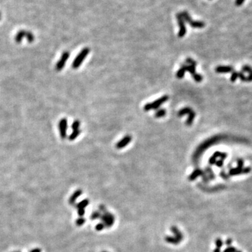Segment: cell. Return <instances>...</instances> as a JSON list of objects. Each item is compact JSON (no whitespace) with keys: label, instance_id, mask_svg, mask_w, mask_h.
<instances>
[{"label":"cell","instance_id":"obj_1","mask_svg":"<svg viewBox=\"0 0 252 252\" xmlns=\"http://www.w3.org/2000/svg\"><path fill=\"white\" fill-rule=\"evenodd\" d=\"M168 99H169V97H168V95H163V97H160L159 99L155 100L154 102L148 103V104H145L144 107V111H150V110L158 109L163 104H164L166 101H168Z\"/></svg>","mask_w":252,"mask_h":252},{"label":"cell","instance_id":"obj_2","mask_svg":"<svg viewBox=\"0 0 252 252\" xmlns=\"http://www.w3.org/2000/svg\"><path fill=\"white\" fill-rule=\"evenodd\" d=\"M90 52V49L88 48H85V49H82V51L80 52L79 54L77 55V56L76 57V58L72 63V68L73 69H78L79 67L81 66V65L82 64L83 61L86 59L87 56L88 55V53Z\"/></svg>","mask_w":252,"mask_h":252},{"label":"cell","instance_id":"obj_3","mask_svg":"<svg viewBox=\"0 0 252 252\" xmlns=\"http://www.w3.org/2000/svg\"><path fill=\"white\" fill-rule=\"evenodd\" d=\"M182 16L184 18V20L185 22L188 23L190 25H191L193 28H202L205 26V24L204 22L202 21H195L191 19V18L190 17L189 14L187 13L186 11H184L182 13H180Z\"/></svg>","mask_w":252,"mask_h":252},{"label":"cell","instance_id":"obj_4","mask_svg":"<svg viewBox=\"0 0 252 252\" xmlns=\"http://www.w3.org/2000/svg\"><path fill=\"white\" fill-rule=\"evenodd\" d=\"M100 219L102 220V223L105 226V228H111L113 225V223H114L115 221L114 216L111 213L107 212V211L101 215Z\"/></svg>","mask_w":252,"mask_h":252},{"label":"cell","instance_id":"obj_5","mask_svg":"<svg viewBox=\"0 0 252 252\" xmlns=\"http://www.w3.org/2000/svg\"><path fill=\"white\" fill-rule=\"evenodd\" d=\"M67 126H68V121L66 118H62L60 120L59 125V132H60V137L63 139H65L67 137Z\"/></svg>","mask_w":252,"mask_h":252},{"label":"cell","instance_id":"obj_6","mask_svg":"<svg viewBox=\"0 0 252 252\" xmlns=\"http://www.w3.org/2000/svg\"><path fill=\"white\" fill-rule=\"evenodd\" d=\"M70 56V53L68 51H65L63 54H62L61 57H60V60H58V63L56 65V70L57 71H61L65 67V63H66L67 60L69 59Z\"/></svg>","mask_w":252,"mask_h":252},{"label":"cell","instance_id":"obj_7","mask_svg":"<svg viewBox=\"0 0 252 252\" xmlns=\"http://www.w3.org/2000/svg\"><path fill=\"white\" fill-rule=\"evenodd\" d=\"M177 22H178V24L179 25V28H180L179 31L178 37H180V38H182L183 37L185 36L186 33L185 21H184V18H183L182 15H181V13L177 14Z\"/></svg>","mask_w":252,"mask_h":252},{"label":"cell","instance_id":"obj_8","mask_svg":"<svg viewBox=\"0 0 252 252\" xmlns=\"http://www.w3.org/2000/svg\"><path fill=\"white\" fill-rule=\"evenodd\" d=\"M131 140H132V137L130 135H126L123 138H122V139L116 144V147L117 149H123L127 146L128 144L131 142Z\"/></svg>","mask_w":252,"mask_h":252},{"label":"cell","instance_id":"obj_9","mask_svg":"<svg viewBox=\"0 0 252 252\" xmlns=\"http://www.w3.org/2000/svg\"><path fill=\"white\" fill-rule=\"evenodd\" d=\"M217 73H230L234 72V68L232 66H218L216 67Z\"/></svg>","mask_w":252,"mask_h":252},{"label":"cell","instance_id":"obj_10","mask_svg":"<svg viewBox=\"0 0 252 252\" xmlns=\"http://www.w3.org/2000/svg\"><path fill=\"white\" fill-rule=\"evenodd\" d=\"M170 230H171V232H172L174 235H175V237H176V238L178 239V240L180 241V242H182V241L183 240V239H184V235H183L182 232H181L180 230H179V228H177V226H173L171 227V228H170Z\"/></svg>","mask_w":252,"mask_h":252},{"label":"cell","instance_id":"obj_11","mask_svg":"<svg viewBox=\"0 0 252 252\" xmlns=\"http://www.w3.org/2000/svg\"><path fill=\"white\" fill-rule=\"evenodd\" d=\"M82 194V191L81 189H78L74 192L73 194L72 195V196L70 197V200H69V202L71 205H75V202L77 198H79V196H81V195Z\"/></svg>","mask_w":252,"mask_h":252},{"label":"cell","instance_id":"obj_12","mask_svg":"<svg viewBox=\"0 0 252 252\" xmlns=\"http://www.w3.org/2000/svg\"><path fill=\"white\" fill-rule=\"evenodd\" d=\"M165 240L166 242L171 244H175V245H177V244H179V243L181 242L180 241L178 240V239L175 237H174V236H166V237H165Z\"/></svg>","mask_w":252,"mask_h":252},{"label":"cell","instance_id":"obj_13","mask_svg":"<svg viewBox=\"0 0 252 252\" xmlns=\"http://www.w3.org/2000/svg\"><path fill=\"white\" fill-rule=\"evenodd\" d=\"M25 35L26 32L25 31V30H20V31L16 34V35H15V42H16V43H20L23 39L24 37H25Z\"/></svg>","mask_w":252,"mask_h":252},{"label":"cell","instance_id":"obj_14","mask_svg":"<svg viewBox=\"0 0 252 252\" xmlns=\"http://www.w3.org/2000/svg\"><path fill=\"white\" fill-rule=\"evenodd\" d=\"M202 170L200 169H196L193 172L191 175H189V179L190 181H194L196 178H198V177L202 175Z\"/></svg>","mask_w":252,"mask_h":252},{"label":"cell","instance_id":"obj_15","mask_svg":"<svg viewBox=\"0 0 252 252\" xmlns=\"http://www.w3.org/2000/svg\"><path fill=\"white\" fill-rule=\"evenodd\" d=\"M186 72V65H183L182 67L177 71V77L178 78V79H182V78L184 76V75H185Z\"/></svg>","mask_w":252,"mask_h":252},{"label":"cell","instance_id":"obj_16","mask_svg":"<svg viewBox=\"0 0 252 252\" xmlns=\"http://www.w3.org/2000/svg\"><path fill=\"white\" fill-rule=\"evenodd\" d=\"M193 111V110L191 109V108H190V107H184V108H183V109H182L180 110V111H179L178 112V116H184V115H186V114H190V113H191V112H192V111Z\"/></svg>","mask_w":252,"mask_h":252},{"label":"cell","instance_id":"obj_17","mask_svg":"<svg viewBox=\"0 0 252 252\" xmlns=\"http://www.w3.org/2000/svg\"><path fill=\"white\" fill-rule=\"evenodd\" d=\"M81 131L80 129L76 130H73V132L71 133L68 137L69 140H70V141H73V140L76 139V138L79 136V134H81Z\"/></svg>","mask_w":252,"mask_h":252},{"label":"cell","instance_id":"obj_18","mask_svg":"<svg viewBox=\"0 0 252 252\" xmlns=\"http://www.w3.org/2000/svg\"><path fill=\"white\" fill-rule=\"evenodd\" d=\"M88 204H89V200H88V199H84V200H81V201L79 203L75 205V207H76V209H79V208L85 209V207H86L88 205Z\"/></svg>","mask_w":252,"mask_h":252},{"label":"cell","instance_id":"obj_19","mask_svg":"<svg viewBox=\"0 0 252 252\" xmlns=\"http://www.w3.org/2000/svg\"><path fill=\"white\" fill-rule=\"evenodd\" d=\"M195 117H196V113H195L194 111H193L189 115V118H188V119L186 120V125L188 126L192 125L193 120L195 119Z\"/></svg>","mask_w":252,"mask_h":252},{"label":"cell","instance_id":"obj_20","mask_svg":"<svg viewBox=\"0 0 252 252\" xmlns=\"http://www.w3.org/2000/svg\"><path fill=\"white\" fill-rule=\"evenodd\" d=\"M166 115V110L165 109H158L156 111L155 116L156 118H161V117L165 116Z\"/></svg>","mask_w":252,"mask_h":252},{"label":"cell","instance_id":"obj_21","mask_svg":"<svg viewBox=\"0 0 252 252\" xmlns=\"http://www.w3.org/2000/svg\"><path fill=\"white\" fill-rule=\"evenodd\" d=\"M25 37L27 39V41L29 43H32L34 41V34L31 32H26Z\"/></svg>","mask_w":252,"mask_h":252},{"label":"cell","instance_id":"obj_22","mask_svg":"<svg viewBox=\"0 0 252 252\" xmlns=\"http://www.w3.org/2000/svg\"><path fill=\"white\" fill-rule=\"evenodd\" d=\"M243 169V168H242ZM242 169H240V168H232L230 170V175H239V174H240L241 172H242Z\"/></svg>","mask_w":252,"mask_h":252},{"label":"cell","instance_id":"obj_23","mask_svg":"<svg viewBox=\"0 0 252 252\" xmlns=\"http://www.w3.org/2000/svg\"><path fill=\"white\" fill-rule=\"evenodd\" d=\"M80 125H81V123H80L79 120H74V121L72 123V125H71V127H72V130H79Z\"/></svg>","mask_w":252,"mask_h":252},{"label":"cell","instance_id":"obj_24","mask_svg":"<svg viewBox=\"0 0 252 252\" xmlns=\"http://www.w3.org/2000/svg\"><path fill=\"white\" fill-rule=\"evenodd\" d=\"M186 71L189 72L190 74L193 75L196 74V67L193 65H186Z\"/></svg>","mask_w":252,"mask_h":252},{"label":"cell","instance_id":"obj_25","mask_svg":"<svg viewBox=\"0 0 252 252\" xmlns=\"http://www.w3.org/2000/svg\"><path fill=\"white\" fill-rule=\"evenodd\" d=\"M86 222V219L83 217H79L76 221V224L77 226H81Z\"/></svg>","mask_w":252,"mask_h":252},{"label":"cell","instance_id":"obj_26","mask_svg":"<svg viewBox=\"0 0 252 252\" xmlns=\"http://www.w3.org/2000/svg\"><path fill=\"white\" fill-rule=\"evenodd\" d=\"M101 215H102V214H101L100 212H93V214H91V216H90V218H91L92 220L100 219Z\"/></svg>","mask_w":252,"mask_h":252},{"label":"cell","instance_id":"obj_27","mask_svg":"<svg viewBox=\"0 0 252 252\" xmlns=\"http://www.w3.org/2000/svg\"><path fill=\"white\" fill-rule=\"evenodd\" d=\"M242 70V72H247L249 74L252 73V68L250 66H249V65H244V66H243Z\"/></svg>","mask_w":252,"mask_h":252},{"label":"cell","instance_id":"obj_28","mask_svg":"<svg viewBox=\"0 0 252 252\" xmlns=\"http://www.w3.org/2000/svg\"><path fill=\"white\" fill-rule=\"evenodd\" d=\"M192 76H193V79H194V81H196V82H200V81H202V76L200 75V74L196 73Z\"/></svg>","mask_w":252,"mask_h":252},{"label":"cell","instance_id":"obj_29","mask_svg":"<svg viewBox=\"0 0 252 252\" xmlns=\"http://www.w3.org/2000/svg\"><path fill=\"white\" fill-rule=\"evenodd\" d=\"M237 78H238V72H235V71L232 72L231 76H230V81H231L232 82H235Z\"/></svg>","mask_w":252,"mask_h":252},{"label":"cell","instance_id":"obj_30","mask_svg":"<svg viewBox=\"0 0 252 252\" xmlns=\"http://www.w3.org/2000/svg\"><path fill=\"white\" fill-rule=\"evenodd\" d=\"M104 228H105V226H104V224L103 223H99L98 224L95 226V229H96V230H97V231H102Z\"/></svg>","mask_w":252,"mask_h":252},{"label":"cell","instance_id":"obj_31","mask_svg":"<svg viewBox=\"0 0 252 252\" xmlns=\"http://www.w3.org/2000/svg\"><path fill=\"white\" fill-rule=\"evenodd\" d=\"M186 63L187 64H189V65H193V66L196 67L197 65V63L195 60H193V59H191V58H187L186 60Z\"/></svg>","mask_w":252,"mask_h":252},{"label":"cell","instance_id":"obj_32","mask_svg":"<svg viewBox=\"0 0 252 252\" xmlns=\"http://www.w3.org/2000/svg\"><path fill=\"white\" fill-rule=\"evenodd\" d=\"M77 214L78 215H79L80 217H83V216H84L85 214V209H82V208H79L77 209Z\"/></svg>","mask_w":252,"mask_h":252},{"label":"cell","instance_id":"obj_33","mask_svg":"<svg viewBox=\"0 0 252 252\" xmlns=\"http://www.w3.org/2000/svg\"><path fill=\"white\" fill-rule=\"evenodd\" d=\"M238 78L242 81H246V76L242 72H238Z\"/></svg>","mask_w":252,"mask_h":252},{"label":"cell","instance_id":"obj_34","mask_svg":"<svg viewBox=\"0 0 252 252\" xmlns=\"http://www.w3.org/2000/svg\"><path fill=\"white\" fill-rule=\"evenodd\" d=\"M243 166H244V161L242 159H239L237 160V168L242 169Z\"/></svg>","mask_w":252,"mask_h":252},{"label":"cell","instance_id":"obj_35","mask_svg":"<svg viewBox=\"0 0 252 252\" xmlns=\"http://www.w3.org/2000/svg\"><path fill=\"white\" fill-rule=\"evenodd\" d=\"M222 244H223V242H222V240H221V239H216V246H217V248H219V249H220V248H221V246H222Z\"/></svg>","mask_w":252,"mask_h":252},{"label":"cell","instance_id":"obj_36","mask_svg":"<svg viewBox=\"0 0 252 252\" xmlns=\"http://www.w3.org/2000/svg\"><path fill=\"white\" fill-rule=\"evenodd\" d=\"M209 164H210V165L215 164L216 162V158L215 157H214V156H212V157H211L210 158H209Z\"/></svg>","mask_w":252,"mask_h":252},{"label":"cell","instance_id":"obj_37","mask_svg":"<svg viewBox=\"0 0 252 252\" xmlns=\"http://www.w3.org/2000/svg\"><path fill=\"white\" fill-rule=\"evenodd\" d=\"M99 209H100V212H101V213H102V214L106 212L105 207L104 205H100V207H99Z\"/></svg>","mask_w":252,"mask_h":252},{"label":"cell","instance_id":"obj_38","mask_svg":"<svg viewBox=\"0 0 252 252\" xmlns=\"http://www.w3.org/2000/svg\"><path fill=\"white\" fill-rule=\"evenodd\" d=\"M244 1H245V0H236L235 4L237 5V6H241V5H242L243 3H244Z\"/></svg>","mask_w":252,"mask_h":252},{"label":"cell","instance_id":"obj_39","mask_svg":"<svg viewBox=\"0 0 252 252\" xmlns=\"http://www.w3.org/2000/svg\"><path fill=\"white\" fill-rule=\"evenodd\" d=\"M215 164L216 165V166H218V167H221V166L223 165V160H219L216 161Z\"/></svg>","mask_w":252,"mask_h":252},{"label":"cell","instance_id":"obj_40","mask_svg":"<svg viewBox=\"0 0 252 252\" xmlns=\"http://www.w3.org/2000/svg\"><path fill=\"white\" fill-rule=\"evenodd\" d=\"M250 171H251V168H243V169H242V172H243V173H244V174L249 173Z\"/></svg>","mask_w":252,"mask_h":252},{"label":"cell","instance_id":"obj_41","mask_svg":"<svg viewBox=\"0 0 252 252\" xmlns=\"http://www.w3.org/2000/svg\"><path fill=\"white\" fill-rule=\"evenodd\" d=\"M235 249H234V248L230 247V248H228V249H227L226 251H225V252H235Z\"/></svg>","mask_w":252,"mask_h":252},{"label":"cell","instance_id":"obj_42","mask_svg":"<svg viewBox=\"0 0 252 252\" xmlns=\"http://www.w3.org/2000/svg\"><path fill=\"white\" fill-rule=\"evenodd\" d=\"M30 252H42V250L40 249H38V248H37V249H32Z\"/></svg>","mask_w":252,"mask_h":252},{"label":"cell","instance_id":"obj_43","mask_svg":"<svg viewBox=\"0 0 252 252\" xmlns=\"http://www.w3.org/2000/svg\"><path fill=\"white\" fill-rule=\"evenodd\" d=\"M231 243H232V240H231V239H228V240H227L226 244H228V245H230V244H231Z\"/></svg>","mask_w":252,"mask_h":252},{"label":"cell","instance_id":"obj_44","mask_svg":"<svg viewBox=\"0 0 252 252\" xmlns=\"http://www.w3.org/2000/svg\"><path fill=\"white\" fill-rule=\"evenodd\" d=\"M214 252H220V249H219V248H216V249L214 250Z\"/></svg>","mask_w":252,"mask_h":252},{"label":"cell","instance_id":"obj_45","mask_svg":"<svg viewBox=\"0 0 252 252\" xmlns=\"http://www.w3.org/2000/svg\"><path fill=\"white\" fill-rule=\"evenodd\" d=\"M102 252H108V251H102Z\"/></svg>","mask_w":252,"mask_h":252},{"label":"cell","instance_id":"obj_46","mask_svg":"<svg viewBox=\"0 0 252 252\" xmlns=\"http://www.w3.org/2000/svg\"><path fill=\"white\" fill-rule=\"evenodd\" d=\"M0 19H1V13H0Z\"/></svg>","mask_w":252,"mask_h":252},{"label":"cell","instance_id":"obj_47","mask_svg":"<svg viewBox=\"0 0 252 252\" xmlns=\"http://www.w3.org/2000/svg\"><path fill=\"white\" fill-rule=\"evenodd\" d=\"M14 252H20V251H14Z\"/></svg>","mask_w":252,"mask_h":252},{"label":"cell","instance_id":"obj_48","mask_svg":"<svg viewBox=\"0 0 252 252\" xmlns=\"http://www.w3.org/2000/svg\"><path fill=\"white\" fill-rule=\"evenodd\" d=\"M237 252H241V251H237Z\"/></svg>","mask_w":252,"mask_h":252}]
</instances>
